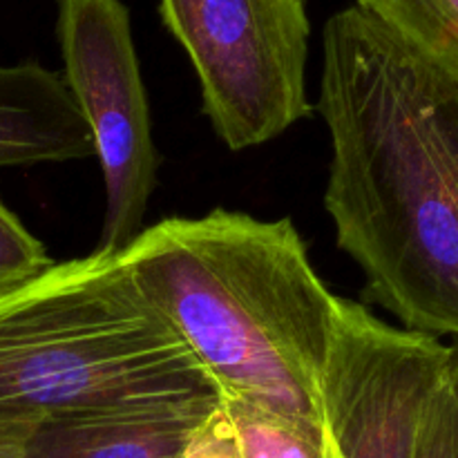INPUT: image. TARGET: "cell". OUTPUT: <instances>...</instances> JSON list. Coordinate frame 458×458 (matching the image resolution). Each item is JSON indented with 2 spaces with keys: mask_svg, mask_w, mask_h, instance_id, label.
<instances>
[{
  "mask_svg": "<svg viewBox=\"0 0 458 458\" xmlns=\"http://www.w3.org/2000/svg\"><path fill=\"white\" fill-rule=\"evenodd\" d=\"M121 255L219 398L322 432L320 385L343 298L289 217L224 208L168 217Z\"/></svg>",
  "mask_w": 458,
  "mask_h": 458,
  "instance_id": "2",
  "label": "cell"
},
{
  "mask_svg": "<svg viewBox=\"0 0 458 458\" xmlns=\"http://www.w3.org/2000/svg\"><path fill=\"white\" fill-rule=\"evenodd\" d=\"M219 407L240 458H327L320 429L233 398H219Z\"/></svg>",
  "mask_w": 458,
  "mask_h": 458,
  "instance_id": "10",
  "label": "cell"
},
{
  "mask_svg": "<svg viewBox=\"0 0 458 458\" xmlns=\"http://www.w3.org/2000/svg\"><path fill=\"white\" fill-rule=\"evenodd\" d=\"M159 16L199 79L206 119L231 150L264 146L311 114L304 0H159Z\"/></svg>",
  "mask_w": 458,
  "mask_h": 458,
  "instance_id": "4",
  "label": "cell"
},
{
  "mask_svg": "<svg viewBox=\"0 0 458 458\" xmlns=\"http://www.w3.org/2000/svg\"><path fill=\"white\" fill-rule=\"evenodd\" d=\"M325 208L362 304L458 340V81L356 4L322 30Z\"/></svg>",
  "mask_w": 458,
  "mask_h": 458,
  "instance_id": "1",
  "label": "cell"
},
{
  "mask_svg": "<svg viewBox=\"0 0 458 458\" xmlns=\"http://www.w3.org/2000/svg\"><path fill=\"white\" fill-rule=\"evenodd\" d=\"M63 81L88 123L106 188L98 253L119 255L143 231L159 152L123 0H56Z\"/></svg>",
  "mask_w": 458,
  "mask_h": 458,
  "instance_id": "5",
  "label": "cell"
},
{
  "mask_svg": "<svg viewBox=\"0 0 458 458\" xmlns=\"http://www.w3.org/2000/svg\"><path fill=\"white\" fill-rule=\"evenodd\" d=\"M52 264L43 242L0 201V295L27 284Z\"/></svg>",
  "mask_w": 458,
  "mask_h": 458,
  "instance_id": "11",
  "label": "cell"
},
{
  "mask_svg": "<svg viewBox=\"0 0 458 458\" xmlns=\"http://www.w3.org/2000/svg\"><path fill=\"white\" fill-rule=\"evenodd\" d=\"M356 7L458 81V0H356Z\"/></svg>",
  "mask_w": 458,
  "mask_h": 458,
  "instance_id": "9",
  "label": "cell"
},
{
  "mask_svg": "<svg viewBox=\"0 0 458 458\" xmlns=\"http://www.w3.org/2000/svg\"><path fill=\"white\" fill-rule=\"evenodd\" d=\"M414 458H458V398L450 371L438 380L425 405Z\"/></svg>",
  "mask_w": 458,
  "mask_h": 458,
  "instance_id": "12",
  "label": "cell"
},
{
  "mask_svg": "<svg viewBox=\"0 0 458 458\" xmlns=\"http://www.w3.org/2000/svg\"><path fill=\"white\" fill-rule=\"evenodd\" d=\"M447 360L441 338L389 325L343 298L320 385L327 458H414Z\"/></svg>",
  "mask_w": 458,
  "mask_h": 458,
  "instance_id": "6",
  "label": "cell"
},
{
  "mask_svg": "<svg viewBox=\"0 0 458 458\" xmlns=\"http://www.w3.org/2000/svg\"><path fill=\"white\" fill-rule=\"evenodd\" d=\"M94 159V143L61 72L0 65V168Z\"/></svg>",
  "mask_w": 458,
  "mask_h": 458,
  "instance_id": "8",
  "label": "cell"
},
{
  "mask_svg": "<svg viewBox=\"0 0 458 458\" xmlns=\"http://www.w3.org/2000/svg\"><path fill=\"white\" fill-rule=\"evenodd\" d=\"M217 396L123 255L54 262L0 295V416Z\"/></svg>",
  "mask_w": 458,
  "mask_h": 458,
  "instance_id": "3",
  "label": "cell"
},
{
  "mask_svg": "<svg viewBox=\"0 0 458 458\" xmlns=\"http://www.w3.org/2000/svg\"><path fill=\"white\" fill-rule=\"evenodd\" d=\"M43 420L38 416H0V458H34L31 441Z\"/></svg>",
  "mask_w": 458,
  "mask_h": 458,
  "instance_id": "14",
  "label": "cell"
},
{
  "mask_svg": "<svg viewBox=\"0 0 458 458\" xmlns=\"http://www.w3.org/2000/svg\"><path fill=\"white\" fill-rule=\"evenodd\" d=\"M447 371H450L452 387H454L458 398V340L450 343V362H447Z\"/></svg>",
  "mask_w": 458,
  "mask_h": 458,
  "instance_id": "15",
  "label": "cell"
},
{
  "mask_svg": "<svg viewBox=\"0 0 458 458\" xmlns=\"http://www.w3.org/2000/svg\"><path fill=\"white\" fill-rule=\"evenodd\" d=\"M177 458H240L222 407H217L213 419L195 434V438Z\"/></svg>",
  "mask_w": 458,
  "mask_h": 458,
  "instance_id": "13",
  "label": "cell"
},
{
  "mask_svg": "<svg viewBox=\"0 0 458 458\" xmlns=\"http://www.w3.org/2000/svg\"><path fill=\"white\" fill-rule=\"evenodd\" d=\"M219 407V396L49 416L34 458H177Z\"/></svg>",
  "mask_w": 458,
  "mask_h": 458,
  "instance_id": "7",
  "label": "cell"
}]
</instances>
